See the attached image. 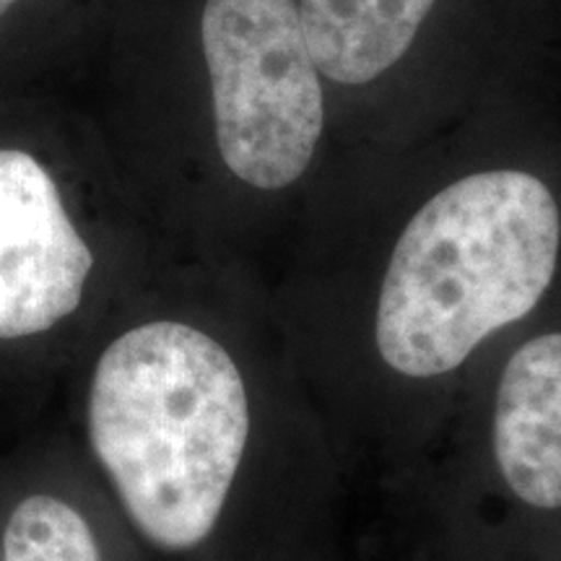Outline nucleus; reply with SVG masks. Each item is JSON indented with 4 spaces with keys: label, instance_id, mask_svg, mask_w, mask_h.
Masks as SVG:
<instances>
[{
    "label": "nucleus",
    "instance_id": "nucleus-1",
    "mask_svg": "<svg viewBox=\"0 0 561 561\" xmlns=\"http://www.w3.org/2000/svg\"><path fill=\"white\" fill-rule=\"evenodd\" d=\"M252 392L214 335L153 320L117 335L89 385L91 450L153 549L214 536L252 442Z\"/></svg>",
    "mask_w": 561,
    "mask_h": 561
},
{
    "label": "nucleus",
    "instance_id": "nucleus-2",
    "mask_svg": "<svg viewBox=\"0 0 561 561\" xmlns=\"http://www.w3.org/2000/svg\"><path fill=\"white\" fill-rule=\"evenodd\" d=\"M561 257V206L525 170L462 178L398 237L375 310V348L396 377L445 380L541 305Z\"/></svg>",
    "mask_w": 561,
    "mask_h": 561
},
{
    "label": "nucleus",
    "instance_id": "nucleus-3",
    "mask_svg": "<svg viewBox=\"0 0 561 561\" xmlns=\"http://www.w3.org/2000/svg\"><path fill=\"white\" fill-rule=\"evenodd\" d=\"M201 39L224 164L257 191H284L310 167L325 121L297 0H206Z\"/></svg>",
    "mask_w": 561,
    "mask_h": 561
},
{
    "label": "nucleus",
    "instance_id": "nucleus-4",
    "mask_svg": "<svg viewBox=\"0 0 561 561\" xmlns=\"http://www.w3.org/2000/svg\"><path fill=\"white\" fill-rule=\"evenodd\" d=\"M94 255L50 172L0 149V341L53 331L79 310Z\"/></svg>",
    "mask_w": 561,
    "mask_h": 561
},
{
    "label": "nucleus",
    "instance_id": "nucleus-5",
    "mask_svg": "<svg viewBox=\"0 0 561 561\" xmlns=\"http://www.w3.org/2000/svg\"><path fill=\"white\" fill-rule=\"evenodd\" d=\"M489 455L512 500L561 510V331L533 335L504 362L491 396Z\"/></svg>",
    "mask_w": 561,
    "mask_h": 561
},
{
    "label": "nucleus",
    "instance_id": "nucleus-6",
    "mask_svg": "<svg viewBox=\"0 0 561 561\" xmlns=\"http://www.w3.org/2000/svg\"><path fill=\"white\" fill-rule=\"evenodd\" d=\"M434 0H299L314 66L339 83H369L409 53Z\"/></svg>",
    "mask_w": 561,
    "mask_h": 561
},
{
    "label": "nucleus",
    "instance_id": "nucleus-7",
    "mask_svg": "<svg viewBox=\"0 0 561 561\" xmlns=\"http://www.w3.org/2000/svg\"><path fill=\"white\" fill-rule=\"evenodd\" d=\"M3 561H102L87 517L50 494L26 496L3 533Z\"/></svg>",
    "mask_w": 561,
    "mask_h": 561
},
{
    "label": "nucleus",
    "instance_id": "nucleus-8",
    "mask_svg": "<svg viewBox=\"0 0 561 561\" xmlns=\"http://www.w3.org/2000/svg\"><path fill=\"white\" fill-rule=\"evenodd\" d=\"M13 3H19V0H0V16H3V13L9 11Z\"/></svg>",
    "mask_w": 561,
    "mask_h": 561
}]
</instances>
